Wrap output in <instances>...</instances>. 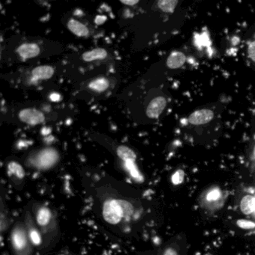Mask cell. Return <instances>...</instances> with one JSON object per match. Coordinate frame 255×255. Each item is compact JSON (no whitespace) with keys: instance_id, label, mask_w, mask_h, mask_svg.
<instances>
[{"instance_id":"obj_1","label":"cell","mask_w":255,"mask_h":255,"mask_svg":"<svg viewBox=\"0 0 255 255\" xmlns=\"http://www.w3.org/2000/svg\"><path fill=\"white\" fill-rule=\"evenodd\" d=\"M32 216L44 239V244L48 246L57 237L58 222L53 210L44 204L35 203L32 205Z\"/></svg>"},{"instance_id":"obj_2","label":"cell","mask_w":255,"mask_h":255,"mask_svg":"<svg viewBox=\"0 0 255 255\" xmlns=\"http://www.w3.org/2000/svg\"><path fill=\"white\" fill-rule=\"evenodd\" d=\"M10 240L14 255H32L33 246L29 240L25 224H15L11 230Z\"/></svg>"},{"instance_id":"obj_3","label":"cell","mask_w":255,"mask_h":255,"mask_svg":"<svg viewBox=\"0 0 255 255\" xmlns=\"http://www.w3.org/2000/svg\"><path fill=\"white\" fill-rule=\"evenodd\" d=\"M129 206L128 202L117 199H110L104 203L103 207V216L110 224L120 223L127 217Z\"/></svg>"},{"instance_id":"obj_4","label":"cell","mask_w":255,"mask_h":255,"mask_svg":"<svg viewBox=\"0 0 255 255\" xmlns=\"http://www.w3.org/2000/svg\"><path fill=\"white\" fill-rule=\"evenodd\" d=\"M59 158V154L54 149H44L32 159V164L38 169L47 170L54 166Z\"/></svg>"},{"instance_id":"obj_5","label":"cell","mask_w":255,"mask_h":255,"mask_svg":"<svg viewBox=\"0 0 255 255\" xmlns=\"http://www.w3.org/2000/svg\"><path fill=\"white\" fill-rule=\"evenodd\" d=\"M24 224L32 246L34 247H40L42 246L44 244L42 234L30 212L26 211L25 214Z\"/></svg>"},{"instance_id":"obj_6","label":"cell","mask_w":255,"mask_h":255,"mask_svg":"<svg viewBox=\"0 0 255 255\" xmlns=\"http://www.w3.org/2000/svg\"><path fill=\"white\" fill-rule=\"evenodd\" d=\"M22 122L29 125H37L44 122V115L36 109H26L19 114Z\"/></svg>"},{"instance_id":"obj_7","label":"cell","mask_w":255,"mask_h":255,"mask_svg":"<svg viewBox=\"0 0 255 255\" xmlns=\"http://www.w3.org/2000/svg\"><path fill=\"white\" fill-rule=\"evenodd\" d=\"M214 118V113L212 110L204 109L192 113L188 119V122L192 125H203L211 122Z\"/></svg>"},{"instance_id":"obj_8","label":"cell","mask_w":255,"mask_h":255,"mask_svg":"<svg viewBox=\"0 0 255 255\" xmlns=\"http://www.w3.org/2000/svg\"><path fill=\"white\" fill-rule=\"evenodd\" d=\"M167 101L163 97H157L149 104L147 108V116L150 119H157L166 107Z\"/></svg>"},{"instance_id":"obj_9","label":"cell","mask_w":255,"mask_h":255,"mask_svg":"<svg viewBox=\"0 0 255 255\" xmlns=\"http://www.w3.org/2000/svg\"><path fill=\"white\" fill-rule=\"evenodd\" d=\"M8 174L14 181L21 182L26 176L24 169L23 166L18 162H9L8 165Z\"/></svg>"},{"instance_id":"obj_10","label":"cell","mask_w":255,"mask_h":255,"mask_svg":"<svg viewBox=\"0 0 255 255\" xmlns=\"http://www.w3.org/2000/svg\"><path fill=\"white\" fill-rule=\"evenodd\" d=\"M40 48L35 44H23L18 47L17 52L23 59H31L39 55Z\"/></svg>"},{"instance_id":"obj_11","label":"cell","mask_w":255,"mask_h":255,"mask_svg":"<svg viewBox=\"0 0 255 255\" xmlns=\"http://www.w3.org/2000/svg\"><path fill=\"white\" fill-rule=\"evenodd\" d=\"M186 61L184 53L181 52L174 51L170 54L167 59V66L171 69H177L181 68Z\"/></svg>"},{"instance_id":"obj_12","label":"cell","mask_w":255,"mask_h":255,"mask_svg":"<svg viewBox=\"0 0 255 255\" xmlns=\"http://www.w3.org/2000/svg\"><path fill=\"white\" fill-rule=\"evenodd\" d=\"M32 74L36 80H48L54 74V69L48 65L37 67L32 71Z\"/></svg>"},{"instance_id":"obj_13","label":"cell","mask_w":255,"mask_h":255,"mask_svg":"<svg viewBox=\"0 0 255 255\" xmlns=\"http://www.w3.org/2000/svg\"><path fill=\"white\" fill-rule=\"evenodd\" d=\"M68 27L71 32L79 37L87 36L89 34V30L87 26L77 20L71 19L68 23Z\"/></svg>"},{"instance_id":"obj_14","label":"cell","mask_w":255,"mask_h":255,"mask_svg":"<svg viewBox=\"0 0 255 255\" xmlns=\"http://www.w3.org/2000/svg\"><path fill=\"white\" fill-rule=\"evenodd\" d=\"M240 210L245 215H250L255 210V198L252 195H246L240 201Z\"/></svg>"},{"instance_id":"obj_15","label":"cell","mask_w":255,"mask_h":255,"mask_svg":"<svg viewBox=\"0 0 255 255\" xmlns=\"http://www.w3.org/2000/svg\"><path fill=\"white\" fill-rule=\"evenodd\" d=\"M117 153L119 158L125 162H134L136 159L135 152L127 146L122 145L118 147Z\"/></svg>"},{"instance_id":"obj_16","label":"cell","mask_w":255,"mask_h":255,"mask_svg":"<svg viewBox=\"0 0 255 255\" xmlns=\"http://www.w3.org/2000/svg\"><path fill=\"white\" fill-rule=\"evenodd\" d=\"M107 56V52L104 49L97 48L83 53V59L86 62H92L98 59H104Z\"/></svg>"},{"instance_id":"obj_17","label":"cell","mask_w":255,"mask_h":255,"mask_svg":"<svg viewBox=\"0 0 255 255\" xmlns=\"http://www.w3.org/2000/svg\"><path fill=\"white\" fill-rule=\"evenodd\" d=\"M109 86H110L109 80L104 77L96 79L89 84V88L91 89L98 92H105L108 89Z\"/></svg>"},{"instance_id":"obj_18","label":"cell","mask_w":255,"mask_h":255,"mask_svg":"<svg viewBox=\"0 0 255 255\" xmlns=\"http://www.w3.org/2000/svg\"><path fill=\"white\" fill-rule=\"evenodd\" d=\"M10 221L8 213L4 205L3 200L1 201V211H0V231L4 233L9 226Z\"/></svg>"},{"instance_id":"obj_19","label":"cell","mask_w":255,"mask_h":255,"mask_svg":"<svg viewBox=\"0 0 255 255\" xmlns=\"http://www.w3.org/2000/svg\"><path fill=\"white\" fill-rule=\"evenodd\" d=\"M178 2L176 0H160L158 2V6L164 12L173 13Z\"/></svg>"},{"instance_id":"obj_20","label":"cell","mask_w":255,"mask_h":255,"mask_svg":"<svg viewBox=\"0 0 255 255\" xmlns=\"http://www.w3.org/2000/svg\"><path fill=\"white\" fill-rule=\"evenodd\" d=\"M222 196V192L219 189H214L210 190L206 196V200L210 203L216 202L219 201Z\"/></svg>"},{"instance_id":"obj_21","label":"cell","mask_w":255,"mask_h":255,"mask_svg":"<svg viewBox=\"0 0 255 255\" xmlns=\"http://www.w3.org/2000/svg\"><path fill=\"white\" fill-rule=\"evenodd\" d=\"M184 177L185 173L183 170H177L173 174L172 177H171V182H172L173 184L176 185V186L181 184L184 180Z\"/></svg>"},{"instance_id":"obj_22","label":"cell","mask_w":255,"mask_h":255,"mask_svg":"<svg viewBox=\"0 0 255 255\" xmlns=\"http://www.w3.org/2000/svg\"><path fill=\"white\" fill-rule=\"evenodd\" d=\"M237 225L242 229L252 230L255 228V222L246 219H239L237 221Z\"/></svg>"},{"instance_id":"obj_23","label":"cell","mask_w":255,"mask_h":255,"mask_svg":"<svg viewBox=\"0 0 255 255\" xmlns=\"http://www.w3.org/2000/svg\"><path fill=\"white\" fill-rule=\"evenodd\" d=\"M159 255H180V253L177 248L170 246L164 249Z\"/></svg>"},{"instance_id":"obj_24","label":"cell","mask_w":255,"mask_h":255,"mask_svg":"<svg viewBox=\"0 0 255 255\" xmlns=\"http://www.w3.org/2000/svg\"><path fill=\"white\" fill-rule=\"evenodd\" d=\"M248 53H249L250 59L255 62V41L249 44V47H248Z\"/></svg>"},{"instance_id":"obj_25","label":"cell","mask_w":255,"mask_h":255,"mask_svg":"<svg viewBox=\"0 0 255 255\" xmlns=\"http://www.w3.org/2000/svg\"><path fill=\"white\" fill-rule=\"evenodd\" d=\"M107 16L104 15H98L97 16L96 18H95V23L98 25L104 24L106 21H107Z\"/></svg>"},{"instance_id":"obj_26","label":"cell","mask_w":255,"mask_h":255,"mask_svg":"<svg viewBox=\"0 0 255 255\" xmlns=\"http://www.w3.org/2000/svg\"><path fill=\"white\" fill-rule=\"evenodd\" d=\"M121 2L125 4V5H128V6H132V5L138 3V0H121Z\"/></svg>"},{"instance_id":"obj_27","label":"cell","mask_w":255,"mask_h":255,"mask_svg":"<svg viewBox=\"0 0 255 255\" xmlns=\"http://www.w3.org/2000/svg\"><path fill=\"white\" fill-rule=\"evenodd\" d=\"M50 99L53 102H58V101L61 100V95L58 93H53L50 95Z\"/></svg>"},{"instance_id":"obj_28","label":"cell","mask_w":255,"mask_h":255,"mask_svg":"<svg viewBox=\"0 0 255 255\" xmlns=\"http://www.w3.org/2000/svg\"><path fill=\"white\" fill-rule=\"evenodd\" d=\"M52 130L50 128H47V127H44V128H42L41 129V134L43 135H48L51 133Z\"/></svg>"},{"instance_id":"obj_29","label":"cell","mask_w":255,"mask_h":255,"mask_svg":"<svg viewBox=\"0 0 255 255\" xmlns=\"http://www.w3.org/2000/svg\"><path fill=\"white\" fill-rule=\"evenodd\" d=\"M233 39H234L232 40L233 45H237V44H239V43H240V39H239L238 38H237V37H235V38H233Z\"/></svg>"},{"instance_id":"obj_30","label":"cell","mask_w":255,"mask_h":255,"mask_svg":"<svg viewBox=\"0 0 255 255\" xmlns=\"http://www.w3.org/2000/svg\"><path fill=\"white\" fill-rule=\"evenodd\" d=\"M53 140H54V138L53 136L47 137V138H45V141L47 143H51L52 141H53Z\"/></svg>"},{"instance_id":"obj_31","label":"cell","mask_w":255,"mask_h":255,"mask_svg":"<svg viewBox=\"0 0 255 255\" xmlns=\"http://www.w3.org/2000/svg\"><path fill=\"white\" fill-rule=\"evenodd\" d=\"M253 156H254V158H255V148H254Z\"/></svg>"},{"instance_id":"obj_32","label":"cell","mask_w":255,"mask_h":255,"mask_svg":"<svg viewBox=\"0 0 255 255\" xmlns=\"http://www.w3.org/2000/svg\"></svg>"}]
</instances>
